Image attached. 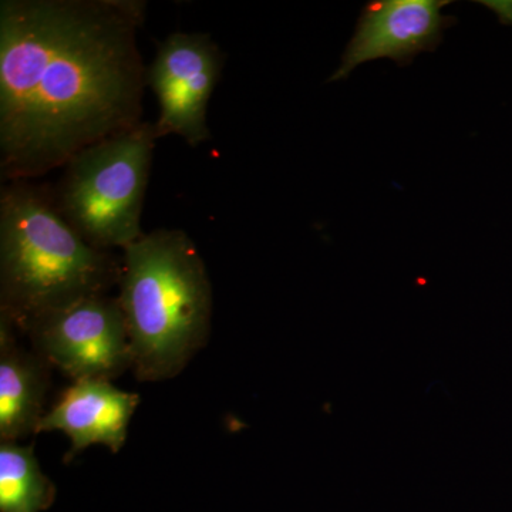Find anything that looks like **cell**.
I'll return each mask as SVG.
<instances>
[{
	"instance_id": "1",
	"label": "cell",
	"mask_w": 512,
	"mask_h": 512,
	"mask_svg": "<svg viewBox=\"0 0 512 512\" xmlns=\"http://www.w3.org/2000/svg\"><path fill=\"white\" fill-rule=\"evenodd\" d=\"M143 0L0 2V171L6 183L64 167L143 123Z\"/></svg>"
},
{
	"instance_id": "2",
	"label": "cell",
	"mask_w": 512,
	"mask_h": 512,
	"mask_svg": "<svg viewBox=\"0 0 512 512\" xmlns=\"http://www.w3.org/2000/svg\"><path fill=\"white\" fill-rule=\"evenodd\" d=\"M121 259L84 241L52 188L10 181L0 191V315L26 332L50 313L119 284Z\"/></svg>"
},
{
	"instance_id": "3",
	"label": "cell",
	"mask_w": 512,
	"mask_h": 512,
	"mask_svg": "<svg viewBox=\"0 0 512 512\" xmlns=\"http://www.w3.org/2000/svg\"><path fill=\"white\" fill-rule=\"evenodd\" d=\"M119 286L134 375H180L211 332L212 284L200 249L181 229L143 234L123 251Z\"/></svg>"
},
{
	"instance_id": "4",
	"label": "cell",
	"mask_w": 512,
	"mask_h": 512,
	"mask_svg": "<svg viewBox=\"0 0 512 512\" xmlns=\"http://www.w3.org/2000/svg\"><path fill=\"white\" fill-rule=\"evenodd\" d=\"M154 124L84 148L52 188L57 210L93 247L126 249L141 235V215L156 148Z\"/></svg>"
},
{
	"instance_id": "5",
	"label": "cell",
	"mask_w": 512,
	"mask_h": 512,
	"mask_svg": "<svg viewBox=\"0 0 512 512\" xmlns=\"http://www.w3.org/2000/svg\"><path fill=\"white\" fill-rule=\"evenodd\" d=\"M26 333L33 349L73 382L113 380L133 369L119 298L90 296L36 320Z\"/></svg>"
},
{
	"instance_id": "6",
	"label": "cell",
	"mask_w": 512,
	"mask_h": 512,
	"mask_svg": "<svg viewBox=\"0 0 512 512\" xmlns=\"http://www.w3.org/2000/svg\"><path fill=\"white\" fill-rule=\"evenodd\" d=\"M224 69V53L208 33L174 32L147 67V86L160 114L157 138L178 136L192 147L210 140L208 104Z\"/></svg>"
},
{
	"instance_id": "7",
	"label": "cell",
	"mask_w": 512,
	"mask_h": 512,
	"mask_svg": "<svg viewBox=\"0 0 512 512\" xmlns=\"http://www.w3.org/2000/svg\"><path fill=\"white\" fill-rule=\"evenodd\" d=\"M448 0H377L363 10L356 35L343 56L333 80L348 76L359 64L390 57L400 64L412 63L421 52H431L454 20L440 10Z\"/></svg>"
},
{
	"instance_id": "8",
	"label": "cell",
	"mask_w": 512,
	"mask_h": 512,
	"mask_svg": "<svg viewBox=\"0 0 512 512\" xmlns=\"http://www.w3.org/2000/svg\"><path fill=\"white\" fill-rule=\"evenodd\" d=\"M140 396L124 392L110 380H82L64 390L59 402L40 421V431H62L70 439L73 458L83 448L101 444L119 453Z\"/></svg>"
},
{
	"instance_id": "9",
	"label": "cell",
	"mask_w": 512,
	"mask_h": 512,
	"mask_svg": "<svg viewBox=\"0 0 512 512\" xmlns=\"http://www.w3.org/2000/svg\"><path fill=\"white\" fill-rule=\"evenodd\" d=\"M15 325L0 315V441H18L39 433L49 363L35 349L22 348Z\"/></svg>"
},
{
	"instance_id": "10",
	"label": "cell",
	"mask_w": 512,
	"mask_h": 512,
	"mask_svg": "<svg viewBox=\"0 0 512 512\" xmlns=\"http://www.w3.org/2000/svg\"><path fill=\"white\" fill-rule=\"evenodd\" d=\"M55 497V484L43 474L33 446L0 441V512L45 511Z\"/></svg>"
},
{
	"instance_id": "11",
	"label": "cell",
	"mask_w": 512,
	"mask_h": 512,
	"mask_svg": "<svg viewBox=\"0 0 512 512\" xmlns=\"http://www.w3.org/2000/svg\"><path fill=\"white\" fill-rule=\"evenodd\" d=\"M491 10L497 13L498 18L507 25H512V0L508 2H483Z\"/></svg>"
}]
</instances>
